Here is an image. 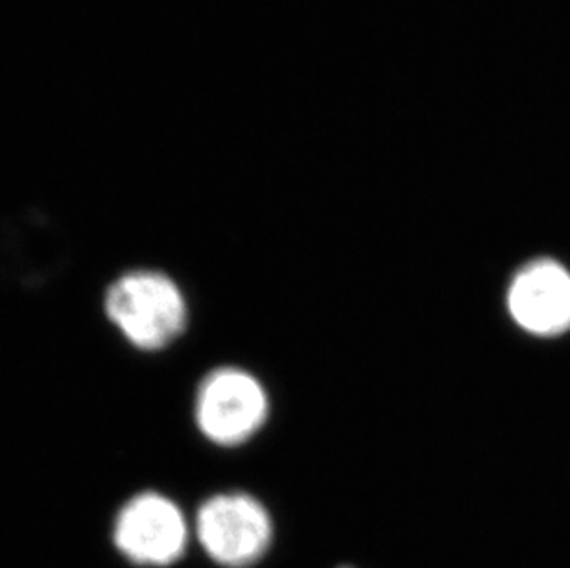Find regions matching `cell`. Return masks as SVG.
<instances>
[{"label": "cell", "instance_id": "obj_2", "mask_svg": "<svg viewBox=\"0 0 570 568\" xmlns=\"http://www.w3.org/2000/svg\"><path fill=\"white\" fill-rule=\"evenodd\" d=\"M193 413L205 440L222 449H235L263 430L269 415L268 392L248 370L222 365L199 381Z\"/></svg>", "mask_w": 570, "mask_h": 568}, {"label": "cell", "instance_id": "obj_3", "mask_svg": "<svg viewBox=\"0 0 570 568\" xmlns=\"http://www.w3.org/2000/svg\"><path fill=\"white\" fill-rule=\"evenodd\" d=\"M194 528L205 554L229 568L257 564L274 537L268 510L254 494L243 491L209 497L199 506Z\"/></svg>", "mask_w": 570, "mask_h": 568}, {"label": "cell", "instance_id": "obj_4", "mask_svg": "<svg viewBox=\"0 0 570 568\" xmlns=\"http://www.w3.org/2000/svg\"><path fill=\"white\" fill-rule=\"evenodd\" d=\"M115 547L131 564L167 567L184 556L189 525L167 494L140 491L122 505L114 525Z\"/></svg>", "mask_w": 570, "mask_h": 568}, {"label": "cell", "instance_id": "obj_5", "mask_svg": "<svg viewBox=\"0 0 570 568\" xmlns=\"http://www.w3.org/2000/svg\"><path fill=\"white\" fill-rule=\"evenodd\" d=\"M513 322L535 336L570 329V272L552 258H538L517 272L508 288Z\"/></svg>", "mask_w": 570, "mask_h": 568}, {"label": "cell", "instance_id": "obj_1", "mask_svg": "<svg viewBox=\"0 0 570 568\" xmlns=\"http://www.w3.org/2000/svg\"><path fill=\"white\" fill-rule=\"evenodd\" d=\"M104 312L122 339L145 353L170 347L189 323L184 290L159 270L120 274L104 294Z\"/></svg>", "mask_w": 570, "mask_h": 568}]
</instances>
